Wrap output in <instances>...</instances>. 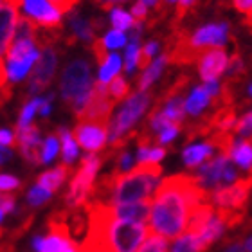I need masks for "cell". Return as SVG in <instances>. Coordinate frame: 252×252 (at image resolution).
<instances>
[{
	"mask_svg": "<svg viewBox=\"0 0 252 252\" xmlns=\"http://www.w3.org/2000/svg\"><path fill=\"white\" fill-rule=\"evenodd\" d=\"M106 89H108V95H110L114 101H119L123 99L126 94H128V83H126V79L121 78V76H117L110 81V83L106 85Z\"/></svg>",
	"mask_w": 252,
	"mask_h": 252,
	"instance_id": "cell-33",
	"label": "cell"
},
{
	"mask_svg": "<svg viewBox=\"0 0 252 252\" xmlns=\"http://www.w3.org/2000/svg\"><path fill=\"white\" fill-rule=\"evenodd\" d=\"M209 119L211 131H229L234 130V125H236V112L232 106H221V108H216V112L213 114Z\"/></svg>",
	"mask_w": 252,
	"mask_h": 252,
	"instance_id": "cell-20",
	"label": "cell"
},
{
	"mask_svg": "<svg viewBox=\"0 0 252 252\" xmlns=\"http://www.w3.org/2000/svg\"><path fill=\"white\" fill-rule=\"evenodd\" d=\"M40 105H42V97H34V99H31L29 103H26V106H24L20 112L18 126H31V119L34 117L36 110H40Z\"/></svg>",
	"mask_w": 252,
	"mask_h": 252,
	"instance_id": "cell-34",
	"label": "cell"
},
{
	"mask_svg": "<svg viewBox=\"0 0 252 252\" xmlns=\"http://www.w3.org/2000/svg\"><path fill=\"white\" fill-rule=\"evenodd\" d=\"M49 198H51V193H49L47 189L40 188V186L32 188L31 191H29V194H27V200H29L31 205H42L43 202H47Z\"/></svg>",
	"mask_w": 252,
	"mask_h": 252,
	"instance_id": "cell-37",
	"label": "cell"
},
{
	"mask_svg": "<svg viewBox=\"0 0 252 252\" xmlns=\"http://www.w3.org/2000/svg\"><path fill=\"white\" fill-rule=\"evenodd\" d=\"M43 240H45V238H42V236H36L34 240H32V247H34V251H36V252L42 251V247H43Z\"/></svg>",
	"mask_w": 252,
	"mask_h": 252,
	"instance_id": "cell-54",
	"label": "cell"
},
{
	"mask_svg": "<svg viewBox=\"0 0 252 252\" xmlns=\"http://www.w3.org/2000/svg\"><path fill=\"white\" fill-rule=\"evenodd\" d=\"M70 171H72L70 164L62 162L60 166H56L54 169H51V171H45V173L40 175L36 182H38L40 188L47 189L49 193H54V191H58L60 186L65 182V179L70 175Z\"/></svg>",
	"mask_w": 252,
	"mask_h": 252,
	"instance_id": "cell-18",
	"label": "cell"
},
{
	"mask_svg": "<svg viewBox=\"0 0 252 252\" xmlns=\"http://www.w3.org/2000/svg\"><path fill=\"white\" fill-rule=\"evenodd\" d=\"M243 24H245L249 31L252 32V13H251V15H247V18H245V22H243Z\"/></svg>",
	"mask_w": 252,
	"mask_h": 252,
	"instance_id": "cell-56",
	"label": "cell"
},
{
	"mask_svg": "<svg viewBox=\"0 0 252 252\" xmlns=\"http://www.w3.org/2000/svg\"><path fill=\"white\" fill-rule=\"evenodd\" d=\"M72 135L83 150H87L89 153H94L103 150V146H105L108 126L97 125V123H78Z\"/></svg>",
	"mask_w": 252,
	"mask_h": 252,
	"instance_id": "cell-11",
	"label": "cell"
},
{
	"mask_svg": "<svg viewBox=\"0 0 252 252\" xmlns=\"http://www.w3.org/2000/svg\"><path fill=\"white\" fill-rule=\"evenodd\" d=\"M121 68V58L117 56V54H112L110 58L106 60V63L101 67V72H99V81L101 83H110L114 76L117 74V70Z\"/></svg>",
	"mask_w": 252,
	"mask_h": 252,
	"instance_id": "cell-31",
	"label": "cell"
},
{
	"mask_svg": "<svg viewBox=\"0 0 252 252\" xmlns=\"http://www.w3.org/2000/svg\"><path fill=\"white\" fill-rule=\"evenodd\" d=\"M232 158H234V162H236L240 168L252 171V141L251 139H245V141H240L234 144Z\"/></svg>",
	"mask_w": 252,
	"mask_h": 252,
	"instance_id": "cell-24",
	"label": "cell"
},
{
	"mask_svg": "<svg viewBox=\"0 0 252 252\" xmlns=\"http://www.w3.org/2000/svg\"><path fill=\"white\" fill-rule=\"evenodd\" d=\"M0 141H2V146H15V137L7 130L0 131Z\"/></svg>",
	"mask_w": 252,
	"mask_h": 252,
	"instance_id": "cell-49",
	"label": "cell"
},
{
	"mask_svg": "<svg viewBox=\"0 0 252 252\" xmlns=\"http://www.w3.org/2000/svg\"><path fill=\"white\" fill-rule=\"evenodd\" d=\"M229 38V26L227 24H207L200 27L191 36V43L196 49H205L211 45H223Z\"/></svg>",
	"mask_w": 252,
	"mask_h": 252,
	"instance_id": "cell-15",
	"label": "cell"
},
{
	"mask_svg": "<svg viewBox=\"0 0 252 252\" xmlns=\"http://www.w3.org/2000/svg\"><path fill=\"white\" fill-rule=\"evenodd\" d=\"M234 133H238V135H251L252 131V112H247L243 117H240L236 121V125H234Z\"/></svg>",
	"mask_w": 252,
	"mask_h": 252,
	"instance_id": "cell-39",
	"label": "cell"
},
{
	"mask_svg": "<svg viewBox=\"0 0 252 252\" xmlns=\"http://www.w3.org/2000/svg\"><path fill=\"white\" fill-rule=\"evenodd\" d=\"M251 189H252V171H249L247 177L236 180V184L211 191V202H215L218 205V209L245 211Z\"/></svg>",
	"mask_w": 252,
	"mask_h": 252,
	"instance_id": "cell-9",
	"label": "cell"
},
{
	"mask_svg": "<svg viewBox=\"0 0 252 252\" xmlns=\"http://www.w3.org/2000/svg\"><path fill=\"white\" fill-rule=\"evenodd\" d=\"M213 150H215V146H213L209 141L202 142V144H193V146L186 148L184 153H182L184 164L191 169L198 168L205 158H211V155H213Z\"/></svg>",
	"mask_w": 252,
	"mask_h": 252,
	"instance_id": "cell-19",
	"label": "cell"
},
{
	"mask_svg": "<svg viewBox=\"0 0 252 252\" xmlns=\"http://www.w3.org/2000/svg\"><path fill=\"white\" fill-rule=\"evenodd\" d=\"M150 99H152V95L146 94V92L133 94L131 97L126 99V103L121 106L117 117L108 126V141L112 144L119 141L121 137H125V133L133 126V123L146 112L148 105H150Z\"/></svg>",
	"mask_w": 252,
	"mask_h": 252,
	"instance_id": "cell-5",
	"label": "cell"
},
{
	"mask_svg": "<svg viewBox=\"0 0 252 252\" xmlns=\"http://www.w3.org/2000/svg\"><path fill=\"white\" fill-rule=\"evenodd\" d=\"M78 252H83V251H81V249H79V247H78Z\"/></svg>",
	"mask_w": 252,
	"mask_h": 252,
	"instance_id": "cell-62",
	"label": "cell"
},
{
	"mask_svg": "<svg viewBox=\"0 0 252 252\" xmlns=\"http://www.w3.org/2000/svg\"><path fill=\"white\" fill-rule=\"evenodd\" d=\"M169 2H179V0H169Z\"/></svg>",
	"mask_w": 252,
	"mask_h": 252,
	"instance_id": "cell-61",
	"label": "cell"
},
{
	"mask_svg": "<svg viewBox=\"0 0 252 252\" xmlns=\"http://www.w3.org/2000/svg\"><path fill=\"white\" fill-rule=\"evenodd\" d=\"M34 40H36V22H32L31 18L22 16L20 22H18V26H16L15 34H13L11 45H13V43H20V42H34Z\"/></svg>",
	"mask_w": 252,
	"mask_h": 252,
	"instance_id": "cell-25",
	"label": "cell"
},
{
	"mask_svg": "<svg viewBox=\"0 0 252 252\" xmlns=\"http://www.w3.org/2000/svg\"><path fill=\"white\" fill-rule=\"evenodd\" d=\"M56 155H58V141H56V137L54 135H49L47 139L43 141V153H42L43 162L45 164L51 162Z\"/></svg>",
	"mask_w": 252,
	"mask_h": 252,
	"instance_id": "cell-36",
	"label": "cell"
},
{
	"mask_svg": "<svg viewBox=\"0 0 252 252\" xmlns=\"http://www.w3.org/2000/svg\"><path fill=\"white\" fill-rule=\"evenodd\" d=\"M15 202H16V194L2 193V207H0V216H2V220L9 215L11 211L15 209Z\"/></svg>",
	"mask_w": 252,
	"mask_h": 252,
	"instance_id": "cell-41",
	"label": "cell"
},
{
	"mask_svg": "<svg viewBox=\"0 0 252 252\" xmlns=\"http://www.w3.org/2000/svg\"><path fill=\"white\" fill-rule=\"evenodd\" d=\"M196 63H198L200 78L205 83H209V81H215L227 68V54L223 49H205Z\"/></svg>",
	"mask_w": 252,
	"mask_h": 252,
	"instance_id": "cell-13",
	"label": "cell"
},
{
	"mask_svg": "<svg viewBox=\"0 0 252 252\" xmlns=\"http://www.w3.org/2000/svg\"><path fill=\"white\" fill-rule=\"evenodd\" d=\"M70 26H72L74 36L85 42H94V31H92V22H87L85 18H81L79 15L70 16Z\"/></svg>",
	"mask_w": 252,
	"mask_h": 252,
	"instance_id": "cell-28",
	"label": "cell"
},
{
	"mask_svg": "<svg viewBox=\"0 0 252 252\" xmlns=\"http://www.w3.org/2000/svg\"><path fill=\"white\" fill-rule=\"evenodd\" d=\"M232 5L240 13H245V15H251L252 13V0H232Z\"/></svg>",
	"mask_w": 252,
	"mask_h": 252,
	"instance_id": "cell-45",
	"label": "cell"
},
{
	"mask_svg": "<svg viewBox=\"0 0 252 252\" xmlns=\"http://www.w3.org/2000/svg\"><path fill=\"white\" fill-rule=\"evenodd\" d=\"M169 62L168 53H162V56H158L155 62L150 65V67L141 74V78L137 79V87H139V92H144V90L150 87V85L155 81V79L160 76V72L164 70V65Z\"/></svg>",
	"mask_w": 252,
	"mask_h": 252,
	"instance_id": "cell-22",
	"label": "cell"
},
{
	"mask_svg": "<svg viewBox=\"0 0 252 252\" xmlns=\"http://www.w3.org/2000/svg\"><path fill=\"white\" fill-rule=\"evenodd\" d=\"M148 236L150 227L146 223L116 218L106 232V249L112 252H137Z\"/></svg>",
	"mask_w": 252,
	"mask_h": 252,
	"instance_id": "cell-3",
	"label": "cell"
},
{
	"mask_svg": "<svg viewBox=\"0 0 252 252\" xmlns=\"http://www.w3.org/2000/svg\"><path fill=\"white\" fill-rule=\"evenodd\" d=\"M114 103L116 101L108 95L106 85L97 81L94 85L92 97H90V101L87 103V106H85L83 110L79 112V114H76V119H78V123H97V125L108 126Z\"/></svg>",
	"mask_w": 252,
	"mask_h": 252,
	"instance_id": "cell-8",
	"label": "cell"
},
{
	"mask_svg": "<svg viewBox=\"0 0 252 252\" xmlns=\"http://www.w3.org/2000/svg\"><path fill=\"white\" fill-rule=\"evenodd\" d=\"M249 94H251V95H252V85H251V89H249Z\"/></svg>",
	"mask_w": 252,
	"mask_h": 252,
	"instance_id": "cell-60",
	"label": "cell"
},
{
	"mask_svg": "<svg viewBox=\"0 0 252 252\" xmlns=\"http://www.w3.org/2000/svg\"><path fill=\"white\" fill-rule=\"evenodd\" d=\"M152 200H142V202H135V204H119L116 205V216L119 220L146 223L152 218Z\"/></svg>",
	"mask_w": 252,
	"mask_h": 252,
	"instance_id": "cell-16",
	"label": "cell"
},
{
	"mask_svg": "<svg viewBox=\"0 0 252 252\" xmlns=\"http://www.w3.org/2000/svg\"><path fill=\"white\" fill-rule=\"evenodd\" d=\"M245 251H247V249H245V245L242 243V240H234V242L225 249V252H245Z\"/></svg>",
	"mask_w": 252,
	"mask_h": 252,
	"instance_id": "cell-51",
	"label": "cell"
},
{
	"mask_svg": "<svg viewBox=\"0 0 252 252\" xmlns=\"http://www.w3.org/2000/svg\"><path fill=\"white\" fill-rule=\"evenodd\" d=\"M142 2H144L146 5H157L160 0H142Z\"/></svg>",
	"mask_w": 252,
	"mask_h": 252,
	"instance_id": "cell-57",
	"label": "cell"
},
{
	"mask_svg": "<svg viewBox=\"0 0 252 252\" xmlns=\"http://www.w3.org/2000/svg\"><path fill=\"white\" fill-rule=\"evenodd\" d=\"M101 162H103V158L97 155H87L81 160V166H79L67 193V205L70 209L85 207V204L90 200L92 189H94V177L97 169L101 168Z\"/></svg>",
	"mask_w": 252,
	"mask_h": 252,
	"instance_id": "cell-4",
	"label": "cell"
},
{
	"mask_svg": "<svg viewBox=\"0 0 252 252\" xmlns=\"http://www.w3.org/2000/svg\"><path fill=\"white\" fill-rule=\"evenodd\" d=\"M11 158V152L5 146H2V164H5Z\"/></svg>",
	"mask_w": 252,
	"mask_h": 252,
	"instance_id": "cell-55",
	"label": "cell"
},
{
	"mask_svg": "<svg viewBox=\"0 0 252 252\" xmlns=\"http://www.w3.org/2000/svg\"><path fill=\"white\" fill-rule=\"evenodd\" d=\"M20 180L13 177V175H2L0 177V188H2V193H9L13 189H18L20 188Z\"/></svg>",
	"mask_w": 252,
	"mask_h": 252,
	"instance_id": "cell-43",
	"label": "cell"
},
{
	"mask_svg": "<svg viewBox=\"0 0 252 252\" xmlns=\"http://www.w3.org/2000/svg\"><path fill=\"white\" fill-rule=\"evenodd\" d=\"M225 227H227V225H225V221L221 220L220 215L216 213L215 218H213V220L209 221V225H207V227L204 229V232L196 236V238H198L200 251L204 252L205 249H209V247H211V243L216 242V240H218V238H220L221 234H223V229H225Z\"/></svg>",
	"mask_w": 252,
	"mask_h": 252,
	"instance_id": "cell-21",
	"label": "cell"
},
{
	"mask_svg": "<svg viewBox=\"0 0 252 252\" xmlns=\"http://www.w3.org/2000/svg\"><path fill=\"white\" fill-rule=\"evenodd\" d=\"M162 168L158 162H139L128 173L114 171V194L112 204H135L150 200V194L160 179Z\"/></svg>",
	"mask_w": 252,
	"mask_h": 252,
	"instance_id": "cell-2",
	"label": "cell"
},
{
	"mask_svg": "<svg viewBox=\"0 0 252 252\" xmlns=\"http://www.w3.org/2000/svg\"><path fill=\"white\" fill-rule=\"evenodd\" d=\"M164 155H166V150H164V148H152L150 157H148V162H158L160 158H164Z\"/></svg>",
	"mask_w": 252,
	"mask_h": 252,
	"instance_id": "cell-48",
	"label": "cell"
},
{
	"mask_svg": "<svg viewBox=\"0 0 252 252\" xmlns=\"http://www.w3.org/2000/svg\"><path fill=\"white\" fill-rule=\"evenodd\" d=\"M24 4V0H2V26H0V51H2V60H5L7 51H9L11 40L18 26V9Z\"/></svg>",
	"mask_w": 252,
	"mask_h": 252,
	"instance_id": "cell-12",
	"label": "cell"
},
{
	"mask_svg": "<svg viewBox=\"0 0 252 252\" xmlns=\"http://www.w3.org/2000/svg\"><path fill=\"white\" fill-rule=\"evenodd\" d=\"M142 51H144V53H146L148 56H153V54H155L158 51V42H155V40H153V42L146 43V45L142 47Z\"/></svg>",
	"mask_w": 252,
	"mask_h": 252,
	"instance_id": "cell-53",
	"label": "cell"
},
{
	"mask_svg": "<svg viewBox=\"0 0 252 252\" xmlns=\"http://www.w3.org/2000/svg\"><path fill=\"white\" fill-rule=\"evenodd\" d=\"M245 249H247L249 252H252V236L247 240V243H245Z\"/></svg>",
	"mask_w": 252,
	"mask_h": 252,
	"instance_id": "cell-58",
	"label": "cell"
},
{
	"mask_svg": "<svg viewBox=\"0 0 252 252\" xmlns=\"http://www.w3.org/2000/svg\"><path fill=\"white\" fill-rule=\"evenodd\" d=\"M158 105V103H157ZM186 103L182 99V95H175V97H169L166 101V105L162 108V114L166 117V121L169 125H180L182 119H184V114H186Z\"/></svg>",
	"mask_w": 252,
	"mask_h": 252,
	"instance_id": "cell-23",
	"label": "cell"
},
{
	"mask_svg": "<svg viewBox=\"0 0 252 252\" xmlns=\"http://www.w3.org/2000/svg\"><path fill=\"white\" fill-rule=\"evenodd\" d=\"M139 42H130V45L126 47V60H125V72L131 74L135 68L137 62H139Z\"/></svg>",
	"mask_w": 252,
	"mask_h": 252,
	"instance_id": "cell-35",
	"label": "cell"
},
{
	"mask_svg": "<svg viewBox=\"0 0 252 252\" xmlns=\"http://www.w3.org/2000/svg\"><path fill=\"white\" fill-rule=\"evenodd\" d=\"M215 207L211 205V202H205V204H200L196 209L191 213L189 216V223H188V234H193V236H198L204 232V229L209 225V221L215 218Z\"/></svg>",
	"mask_w": 252,
	"mask_h": 252,
	"instance_id": "cell-17",
	"label": "cell"
},
{
	"mask_svg": "<svg viewBox=\"0 0 252 252\" xmlns=\"http://www.w3.org/2000/svg\"><path fill=\"white\" fill-rule=\"evenodd\" d=\"M54 70H56V54L49 47L43 49V53L40 54V58L36 62L34 72L31 76V81H29V94L32 97L51 85L54 78Z\"/></svg>",
	"mask_w": 252,
	"mask_h": 252,
	"instance_id": "cell-10",
	"label": "cell"
},
{
	"mask_svg": "<svg viewBox=\"0 0 252 252\" xmlns=\"http://www.w3.org/2000/svg\"><path fill=\"white\" fill-rule=\"evenodd\" d=\"M95 4L99 5L101 9H110L112 5H116V4H121V2H126V0H94Z\"/></svg>",
	"mask_w": 252,
	"mask_h": 252,
	"instance_id": "cell-50",
	"label": "cell"
},
{
	"mask_svg": "<svg viewBox=\"0 0 252 252\" xmlns=\"http://www.w3.org/2000/svg\"><path fill=\"white\" fill-rule=\"evenodd\" d=\"M103 40H105L106 47H108V49H119L126 43V34L123 31H117V29H114V31L108 32Z\"/></svg>",
	"mask_w": 252,
	"mask_h": 252,
	"instance_id": "cell-38",
	"label": "cell"
},
{
	"mask_svg": "<svg viewBox=\"0 0 252 252\" xmlns=\"http://www.w3.org/2000/svg\"><path fill=\"white\" fill-rule=\"evenodd\" d=\"M24 9L38 26L42 27H60L62 18H60V11L54 9L49 4V0H24Z\"/></svg>",
	"mask_w": 252,
	"mask_h": 252,
	"instance_id": "cell-14",
	"label": "cell"
},
{
	"mask_svg": "<svg viewBox=\"0 0 252 252\" xmlns=\"http://www.w3.org/2000/svg\"><path fill=\"white\" fill-rule=\"evenodd\" d=\"M179 130H180V126L179 125H169V126H166L160 133H158V137H157V142H160V144H168V142H171L177 137V133H179Z\"/></svg>",
	"mask_w": 252,
	"mask_h": 252,
	"instance_id": "cell-42",
	"label": "cell"
},
{
	"mask_svg": "<svg viewBox=\"0 0 252 252\" xmlns=\"http://www.w3.org/2000/svg\"><path fill=\"white\" fill-rule=\"evenodd\" d=\"M169 252H202L198 245V238L193 234H182L180 238H177V242L173 243V247Z\"/></svg>",
	"mask_w": 252,
	"mask_h": 252,
	"instance_id": "cell-30",
	"label": "cell"
},
{
	"mask_svg": "<svg viewBox=\"0 0 252 252\" xmlns=\"http://www.w3.org/2000/svg\"><path fill=\"white\" fill-rule=\"evenodd\" d=\"M211 202V193L194 175H173L158 186L152 205L150 231L173 240L186 234L189 216L200 204Z\"/></svg>",
	"mask_w": 252,
	"mask_h": 252,
	"instance_id": "cell-1",
	"label": "cell"
},
{
	"mask_svg": "<svg viewBox=\"0 0 252 252\" xmlns=\"http://www.w3.org/2000/svg\"><path fill=\"white\" fill-rule=\"evenodd\" d=\"M137 252H169L168 238H164V236H160V234H155V232L150 231V236L146 238V242L142 243L141 249Z\"/></svg>",
	"mask_w": 252,
	"mask_h": 252,
	"instance_id": "cell-29",
	"label": "cell"
},
{
	"mask_svg": "<svg viewBox=\"0 0 252 252\" xmlns=\"http://www.w3.org/2000/svg\"><path fill=\"white\" fill-rule=\"evenodd\" d=\"M209 101H213V99H211V95L207 94V90L204 89V85H202V87H196V89L191 92V95H189L188 103H186V110H188L191 116H198L200 112L209 105Z\"/></svg>",
	"mask_w": 252,
	"mask_h": 252,
	"instance_id": "cell-26",
	"label": "cell"
},
{
	"mask_svg": "<svg viewBox=\"0 0 252 252\" xmlns=\"http://www.w3.org/2000/svg\"><path fill=\"white\" fill-rule=\"evenodd\" d=\"M94 252H112V251H108V249H97V251H94Z\"/></svg>",
	"mask_w": 252,
	"mask_h": 252,
	"instance_id": "cell-59",
	"label": "cell"
},
{
	"mask_svg": "<svg viewBox=\"0 0 252 252\" xmlns=\"http://www.w3.org/2000/svg\"><path fill=\"white\" fill-rule=\"evenodd\" d=\"M58 135L62 137V144H63V162L65 164H72L74 158L78 157V144H76V139L70 131H67L65 128H60Z\"/></svg>",
	"mask_w": 252,
	"mask_h": 252,
	"instance_id": "cell-27",
	"label": "cell"
},
{
	"mask_svg": "<svg viewBox=\"0 0 252 252\" xmlns=\"http://www.w3.org/2000/svg\"><path fill=\"white\" fill-rule=\"evenodd\" d=\"M131 16H133V20L139 22V24H141L142 20H146V16H148V5L144 4L142 0L135 2V4L131 5Z\"/></svg>",
	"mask_w": 252,
	"mask_h": 252,
	"instance_id": "cell-44",
	"label": "cell"
},
{
	"mask_svg": "<svg viewBox=\"0 0 252 252\" xmlns=\"http://www.w3.org/2000/svg\"><path fill=\"white\" fill-rule=\"evenodd\" d=\"M89 89H92L90 65L85 60H76L65 68V72L62 76L63 101L67 103V106H72L74 101Z\"/></svg>",
	"mask_w": 252,
	"mask_h": 252,
	"instance_id": "cell-7",
	"label": "cell"
},
{
	"mask_svg": "<svg viewBox=\"0 0 252 252\" xmlns=\"http://www.w3.org/2000/svg\"><path fill=\"white\" fill-rule=\"evenodd\" d=\"M131 164H133V160H131L130 153H126V152L119 153V168L117 169H121V173L123 171H126V169H130Z\"/></svg>",
	"mask_w": 252,
	"mask_h": 252,
	"instance_id": "cell-46",
	"label": "cell"
},
{
	"mask_svg": "<svg viewBox=\"0 0 252 252\" xmlns=\"http://www.w3.org/2000/svg\"><path fill=\"white\" fill-rule=\"evenodd\" d=\"M198 184L204 189H220V186L232 184L238 180L236 175V166L232 164L231 157L227 155H218V157H213L207 164H204L202 168L198 169V173L194 175Z\"/></svg>",
	"mask_w": 252,
	"mask_h": 252,
	"instance_id": "cell-6",
	"label": "cell"
},
{
	"mask_svg": "<svg viewBox=\"0 0 252 252\" xmlns=\"http://www.w3.org/2000/svg\"><path fill=\"white\" fill-rule=\"evenodd\" d=\"M110 24L114 26V29H117V31H126V29H131V27L135 26V24H133V16L128 15V13L123 11L121 7L112 9Z\"/></svg>",
	"mask_w": 252,
	"mask_h": 252,
	"instance_id": "cell-32",
	"label": "cell"
},
{
	"mask_svg": "<svg viewBox=\"0 0 252 252\" xmlns=\"http://www.w3.org/2000/svg\"><path fill=\"white\" fill-rule=\"evenodd\" d=\"M51 2H53V5L56 7V9L63 11V13H65V11L72 9V5L76 4L78 0H51Z\"/></svg>",
	"mask_w": 252,
	"mask_h": 252,
	"instance_id": "cell-47",
	"label": "cell"
},
{
	"mask_svg": "<svg viewBox=\"0 0 252 252\" xmlns=\"http://www.w3.org/2000/svg\"><path fill=\"white\" fill-rule=\"evenodd\" d=\"M51 101H53V95L42 97V105H40V114L42 116H47L49 112H51Z\"/></svg>",
	"mask_w": 252,
	"mask_h": 252,
	"instance_id": "cell-52",
	"label": "cell"
},
{
	"mask_svg": "<svg viewBox=\"0 0 252 252\" xmlns=\"http://www.w3.org/2000/svg\"><path fill=\"white\" fill-rule=\"evenodd\" d=\"M106 43H105V40H94L92 42V51H94V54H95V60H97V63H99L101 67L106 63V60L110 58V56H106Z\"/></svg>",
	"mask_w": 252,
	"mask_h": 252,
	"instance_id": "cell-40",
	"label": "cell"
}]
</instances>
